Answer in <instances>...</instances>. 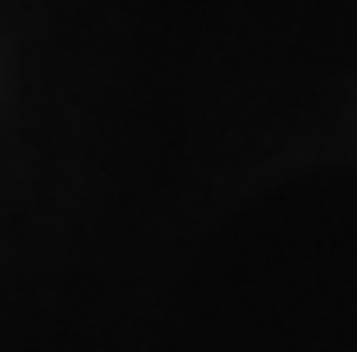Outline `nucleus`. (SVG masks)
<instances>
[]
</instances>
